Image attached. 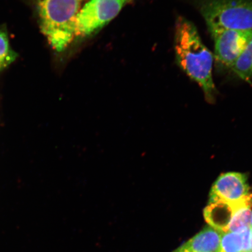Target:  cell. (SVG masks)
Masks as SVG:
<instances>
[{"label": "cell", "instance_id": "obj_4", "mask_svg": "<svg viewBox=\"0 0 252 252\" xmlns=\"http://www.w3.org/2000/svg\"><path fill=\"white\" fill-rule=\"evenodd\" d=\"M131 0H90L75 21V37L92 35L114 19Z\"/></svg>", "mask_w": 252, "mask_h": 252}, {"label": "cell", "instance_id": "obj_14", "mask_svg": "<svg viewBox=\"0 0 252 252\" xmlns=\"http://www.w3.org/2000/svg\"><path fill=\"white\" fill-rule=\"evenodd\" d=\"M173 252H190V251H189L187 244L185 243Z\"/></svg>", "mask_w": 252, "mask_h": 252}, {"label": "cell", "instance_id": "obj_1", "mask_svg": "<svg viewBox=\"0 0 252 252\" xmlns=\"http://www.w3.org/2000/svg\"><path fill=\"white\" fill-rule=\"evenodd\" d=\"M174 48L179 67L199 85L208 101L214 102L216 89L213 78V56L195 25L183 17L176 21Z\"/></svg>", "mask_w": 252, "mask_h": 252}, {"label": "cell", "instance_id": "obj_2", "mask_svg": "<svg viewBox=\"0 0 252 252\" xmlns=\"http://www.w3.org/2000/svg\"><path fill=\"white\" fill-rule=\"evenodd\" d=\"M83 0H37L42 32L58 52L75 37V21Z\"/></svg>", "mask_w": 252, "mask_h": 252}, {"label": "cell", "instance_id": "obj_3", "mask_svg": "<svg viewBox=\"0 0 252 252\" xmlns=\"http://www.w3.org/2000/svg\"><path fill=\"white\" fill-rule=\"evenodd\" d=\"M211 33L252 30V0H195Z\"/></svg>", "mask_w": 252, "mask_h": 252}, {"label": "cell", "instance_id": "obj_5", "mask_svg": "<svg viewBox=\"0 0 252 252\" xmlns=\"http://www.w3.org/2000/svg\"><path fill=\"white\" fill-rule=\"evenodd\" d=\"M211 34L215 43L217 62L231 69L252 39V30H223Z\"/></svg>", "mask_w": 252, "mask_h": 252}, {"label": "cell", "instance_id": "obj_9", "mask_svg": "<svg viewBox=\"0 0 252 252\" xmlns=\"http://www.w3.org/2000/svg\"><path fill=\"white\" fill-rule=\"evenodd\" d=\"M252 207V195L236 209L230 221L227 232L240 233L250 227Z\"/></svg>", "mask_w": 252, "mask_h": 252}, {"label": "cell", "instance_id": "obj_13", "mask_svg": "<svg viewBox=\"0 0 252 252\" xmlns=\"http://www.w3.org/2000/svg\"><path fill=\"white\" fill-rule=\"evenodd\" d=\"M239 234L243 240V252H252V229L248 228Z\"/></svg>", "mask_w": 252, "mask_h": 252}, {"label": "cell", "instance_id": "obj_11", "mask_svg": "<svg viewBox=\"0 0 252 252\" xmlns=\"http://www.w3.org/2000/svg\"><path fill=\"white\" fill-rule=\"evenodd\" d=\"M17 58V53L9 45L7 32L4 29H0V71L7 68Z\"/></svg>", "mask_w": 252, "mask_h": 252}, {"label": "cell", "instance_id": "obj_6", "mask_svg": "<svg viewBox=\"0 0 252 252\" xmlns=\"http://www.w3.org/2000/svg\"><path fill=\"white\" fill-rule=\"evenodd\" d=\"M250 194L247 175L237 172L223 173L213 185L209 203L219 201L234 203L244 200Z\"/></svg>", "mask_w": 252, "mask_h": 252}, {"label": "cell", "instance_id": "obj_12", "mask_svg": "<svg viewBox=\"0 0 252 252\" xmlns=\"http://www.w3.org/2000/svg\"><path fill=\"white\" fill-rule=\"evenodd\" d=\"M218 252H243V240L239 233H222Z\"/></svg>", "mask_w": 252, "mask_h": 252}, {"label": "cell", "instance_id": "obj_15", "mask_svg": "<svg viewBox=\"0 0 252 252\" xmlns=\"http://www.w3.org/2000/svg\"><path fill=\"white\" fill-rule=\"evenodd\" d=\"M250 227L252 229V219H251V222Z\"/></svg>", "mask_w": 252, "mask_h": 252}, {"label": "cell", "instance_id": "obj_7", "mask_svg": "<svg viewBox=\"0 0 252 252\" xmlns=\"http://www.w3.org/2000/svg\"><path fill=\"white\" fill-rule=\"evenodd\" d=\"M252 194L250 193L244 200L234 203L220 201L209 203L204 210L205 220L213 228L223 233L227 232L230 221L236 209Z\"/></svg>", "mask_w": 252, "mask_h": 252}, {"label": "cell", "instance_id": "obj_8", "mask_svg": "<svg viewBox=\"0 0 252 252\" xmlns=\"http://www.w3.org/2000/svg\"><path fill=\"white\" fill-rule=\"evenodd\" d=\"M222 233L207 226L186 244L190 252H218Z\"/></svg>", "mask_w": 252, "mask_h": 252}, {"label": "cell", "instance_id": "obj_10", "mask_svg": "<svg viewBox=\"0 0 252 252\" xmlns=\"http://www.w3.org/2000/svg\"><path fill=\"white\" fill-rule=\"evenodd\" d=\"M231 70L242 80L249 81L252 80V39L232 66Z\"/></svg>", "mask_w": 252, "mask_h": 252}]
</instances>
